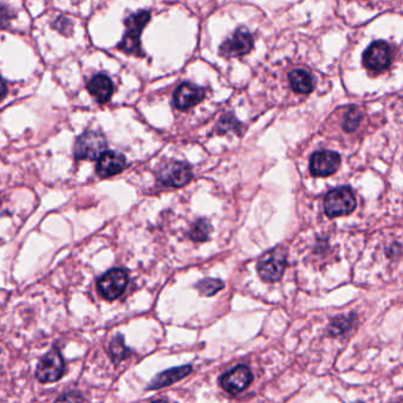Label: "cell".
I'll return each mask as SVG.
<instances>
[{
  "label": "cell",
  "mask_w": 403,
  "mask_h": 403,
  "mask_svg": "<svg viewBox=\"0 0 403 403\" xmlns=\"http://www.w3.org/2000/svg\"><path fill=\"white\" fill-rule=\"evenodd\" d=\"M254 375L251 373L249 366H238L229 370V373L221 378V386L225 391H229L231 394H239L249 386L252 382Z\"/></svg>",
  "instance_id": "11"
},
{
  "label": "cell",
  "mask_w": 403,
  "mask_h": 403,
  "mask_svg": "<svg viewBox=\"0 0 403 403\" xmlns=\"http://www.w3.org/2000/svg\"><path fill=\"white\" fill-rule=\"evenodd\" d=\"M287 251L282 247L271 249L258 262V273L269 283L278 282L283 277L287 264Z\"/></svg>",
  "instance_id": "3"
},
{
  "label": "cell",
  "mask_w": 403,
  "mask_h": 403,
  "mask_svg": "<svg viewBox=\"0 0 403 403\" xmlns=\"http://www.w3.org/2000/svg\"><path fill=\"white\" fill-rule=\"evenodd\" d=\"M358 403H364V402H358Z\"/></svg>",
  "instance_id": "26"
},
{
  "label": "cell",
  "mask_w": 403,
  "mask_h": 403,
  "mask_svg": "<svg viewBox=\"0 0 403 403\" xmlns=\"http://www.w3.org/2000/svg\"><path fill=\"white\" fill-rule=\"evenodd\" d=\"M54 29L59 30L63 34H70L72 31V23L69 18L59 17L52 24Z\"/></svg>",
  "instance_id": "23"
},
{
  "label": "cell",
  "mask_w": 403,
  "mask_h": 403,
  "mask_svg": "<svg viewBox=\"0 0 403 403\" xmlns=\"http://www.w3.org/2000/svg\"><path fill=\"white\" fill-rule=\"evenodd\" d=\"M393 54L389 44L383 41L371 43L363 54V65L371 71H382L389 67Z\"/></svg>",
  "instance_id": "8"
},
{
  "label": "cell",
  "mask_w": 403,
  "mask_h": 403,
  "mask_svg": "<svg viewBox=\"0 0 403 403\" xmlns=\"http://www.w3.org/2000/svg\"><path fill=\"white\" fill-rule=\"evenodd\" d=\"M107 140L103 134L97 132H85L76 138L74 155L77 160H100L107 152Z\"/></svg>",
  "instance_id": "4"
},
{
  "label": "cell",
  "mask_w": 403,
  "mask_h": 403,
  "mask_svg": "<svg viewBox=\"0 0 403 403\" xmlns=\"http://www.w3.org/2000/svg\"><path fill=\"white\" fill-rule=\"evenodd\" d=\"M353 322H355L353 316L337 317L329 327V333L333 336H338V335L347 333L349 329L353 328Z\"/></svg>",
  "instance_id": "19"
},
{
  "label": "cell",
  "mask_w": 403,
  "mask_h": 403,
  "mask_svg": "<svg viewBox=\"0 0 403 403\" xmlns=\"http://www.w3.org/2000/svg\"><path fill=\"white\" fill-rule=\"evenodd\" d=\"M64 374V361L62 353L57 348L50 350L43 356L38 363L36 378L42 383H52L59 381Z\"/></svg>",
  "instance_id": "6"
},
{
  "label": "cell",
  "mask_w": 403,
  "mask_h": 403,
  "mask_svg": "<svg viewBox=\"0 0 403 403\" xmlns=\"http://www.w3.org/2000/svg\"><path fill=\"white\" fill-rule=\"evenodd\" d=\"M205 99L203 87H196L189 82H183L176 87L173 95V103L180 110H186L199 104Z\"/></svg>",
  "instance_id": "12"
},
{
  "label": "cell",
  "mask_w": 403,
  "mask_h": 403,
  "mask_svg": "<svg viewBox=\"0 0 403 403\" xmlns=\"http://www.w3.org/2000/svg\"><path fill=\"white\" fill-rule=\"evenodd\" d=\"M192 178V166L183 161H167L156 172L158 183L163 187H183L191 181Z\"/></svg>",
  "instance_id": "2"
},
{
  "label": "cell",
  "mask_w": 403,
  "mask_h": 403,
  "mask_svg": "<svg viewBox=\"0 0 403 403\" xmlns=\"http://www.w3.org/2000/svg\"><path fill=\"white\" fill-rule=\"evenodd\" d=\"M152 403H166V402H165V401H154V402H152Z\"/></svg>",
  "instance_id": "25"
},
{
  "label": "cell",
  "mask_w": 403,
  "mask_h": 403,
  "mask_svg": "<svg viewBox=\"0 0 403 403\" xmlns=\"http://www.w3.org/2000/svg\"><path fill=\"white\" fill-rule=\"evenodd\" d=\"M193 368L189 364L183 366H176L173 369H168L156 375L152 381H150L148 389H158L163 386H171L173 383L178 382L180 380L186 378L191 374Z\"/></svg>",
  "instance_id": "15"
},
{
  "label": "cell",
  "mask_w": 403,
  "mask_h": 403,
  "mask_svg": "<svg viewBox=\"0 0 403 403\" xmlns=\"http://www.w3.org/2000/svg\"><path fill=\"white\" fill-rule=\"evenodd\" d=\"M54 403H83V397L76 391H69L56 400Z\"/></svg>",
  "instance_id": "24"
},
{
  "label": "cell",
  "mask_w": 403,
  "mask_h": 403,
  "mask_svg": "<svg viewBox=\"0 0 403 403\" xmlns=\"http://www.w3.org/2000/svg\"><path fill=\"white\" fill-rule=\"evenodd\" d=\"M289 81L291 84L292 90L298 94L308 95L315 89L313 76L303 69H297L289 74Z\"/></svg>",
  "instance_id": "16"
},
{
  "label": "cell",
  "mask_w": 403,
  "mask_h": 403,
  "mask_svg": "<svg viewBox=\"0 0 403 403\" xmlns=\"http://www.w3.org/2000/svg\"><path fill=\"white\" fill-rule=\"evenodd\" d=\"M130 353L132 351L125 344V337L122 335H117L115 338H112L110 345H109V355H110V358L114 363H116V364L120 363L121 361L129 358Z\"/></svg>",
  "instance_id": "17"
},
{
  "label": "cell",
  "mask_w": 403,
  "mask_h": 403,
  "mask_svg": "<svg viewBox=\"0 0 403 403\" xmlns=\"http://www.w3.org/2000/svg\"><path fill=\"white\" fill-rule=\"evenodd\" d=\"M356 208V199L349 187L331 189L324 198L325 214L329 218L348 216Z\"/></svg>",
  "instance_id": "5"
},
{
  "label": "cell",
  "mask_w": 403,
  "mask_h": 403,
  "mask_svg": "<svg viewBox=\"0 0 403 403\" xmlns=\"http://www.w3.org/2000/svg\"><path fill=\"white\" fill-rule=\"evenodd\" d=\"M87 89L99 103H105L112 97L114 92V84L108 76L99 74L87 82Z\"/></svg>",
  "instance_id": "14"
},
{
  "label": "cell",
  "mask_w": 403,
  "mask_h": 403,
  "mask_svg": "<svg viewBox=\"0 0 403 403\" xmlns=\"http://www.w3.org/2000/svg\"><path fill=\"white\" fill-rule=\"evenodd\" d=\"M209 232H211V225L208 224V221L205 219H199L192 225L189 238L194 241H206L209 237Z\"/></svg>",
  "instance_id": "18"
},
{
  "label": "cell",
  "mask_w": 403,
  "mask_h": 403,
  "mask_svg": "<svg viewBox=\"0 0 403 403\" xmlns=\"http://www.w3.org/2000/svg\"><path fill=\"white\" fill-rule=\"evenodd\" d=\"M149 21L150 13L148 11H138L129 16L125 21L127 31L118 44V49L125 51V54H135L138 57L143 56L140 44V36Z\"/></svg>",
  "instance_id": "1"
},
{
  "label": "cell",
  "mask_w": 403,
  "mask_h": 403,
  "mask_svg": "<svg viewBox=\"0 0 403 403\" xmlns=\"http://www.w3.org/2000/svg\"><path fill=\"white\" fill-rule=\"evenodd\" d=\"M224 282L220 279L206 278L196 284V287L201 295L209 297V296L216 295V292L220 291L221 289H224Z\"/></svg>",
  "instance_id": "20"
},
{
  "label": "cell",
  "mask_w": 403,
  "mask_h": 403,
  "mask_svg": "<svg viewBox=\"0 0 403 403\" xmlns=\"http://www.w3.org/2000/svg\"><path fill=\"white\" fill-rule=\"evenodd\" d=\"M362 118H363V115L358 108H350L348 112H345L343 129L345 132L356 130L361 125Z\"/></svg>",
  "instance_id": "21"
},
{
  "label": "cell",
  "mask_w": 403,
  "mask_h": 403,
  "mask_svg": "<svg viewBox=\"0 0 403 403\" xmlns=\"http://www.w3.org/2000/svg\"><path fill=\"white\" fill-rule=\"evenodd\" d=\"M341 166V156L336 152L320 150L310 158V172L313 176H329Z\"/></svg>",
  "instance_id": "10"
},
{
  "label": "cell",
  "mask_w": 403,
  "mask_h": 403,
  "mask_svg": "<svg viewBox=\"0 0 403 403\" xmlns=\"http://www.w3.org/2000/svg\"><path fill=\"white\" fill-rule=\"evenodd\" d=\"M254 48V36L246 28H239L233 34L232 37L227 38L220 46V54L227 59L240 57L249 54Z\"/></svg>",
  "instance_id": "9"
},
{
  "label": "cell",
  "mask_w": 403,
  "mask_h": 403,
  "mask_svg": "<svg viewBox=\"0 0 403 403\" xmlns=\"http://www.w3.org/2000/svg\"><path fill=\"white\" fill-rule=\"evenodd\" d=\"M240 125L237 118L233 116L232 114H227L221 118L220 122L218 123V132L219 134H224L229 130H236Z\"/></svg>",
  "instance_id": "22"
},
{
  "label": "cell",
  "mask_w": 403,
  "mask_h": 403,
  "mask_svg": "<svg viewBox=\"0 0 403 403\" xmlns=\"http://www.w3.org/2000/svg\"><path fill=\"white\" fill-rule=\"evenodd\" d=\"M128 285V275L122 269H112L104 273L97 283L99 291L105 300H112L118 298Z\"/></svg>",
  "instance_id": "7"
},
{
  "label": "cell",
  "mask_w": 403,
  "mask_h": 403,
  "mask_svg": "<svg viewBox=\"0 0 403 403\" xmlns=\"http://www.w3.org/2000/svg\"><path fill=\"white\" fill-rule=\"evenodd\" d=\"M127 166L125 155L121 154L118 152H107L105 154L101 156L96 172L101 178L107 179L112 178L114 175L120 174L121 172L125 169Z\"/></svg>",
  "instance_id": "13"
}]
</instances>
